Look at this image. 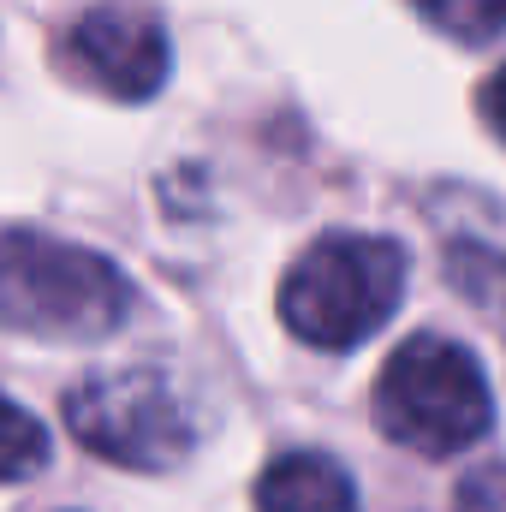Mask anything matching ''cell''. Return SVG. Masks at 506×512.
I'll use <instances>...</instances> for the list:
<instances>
[{
	"instance_id": "cell-9",
	"label": "cell",
	"mask_w": 506,
	"mask_h": 512,
	"mask_svg": "<svg viewBox=\"0 0 506 512\" xmlns=\"http://www.w3.org/2000/svg\"><path fill=\"white\" fill-rule=\"evenodd\" d=\"M417 12L459 42H495L506 30V0H417Z\"/></svg>"
},
{
	"instance_id": "cell-1",
	"label": "cell",
	"mask_w": 506,
	"mask_h": 512,
	"mask_svg": "<svg viewBox=\"0 0 506 512\" xmlns=\"http://www.w3.org/2000/svg\"><path fill=\"white\" fill-rule=\"evenodd\" d=\"M126 310L131 286L102 251L30 227L0 233V328L36 340H108Z\"/></svg>"
},
{
	"instance_id": "cell-10",
	"label": "cell",
	"mask_w": 506,
	"mask_h": 512,
	"mask_svg": "<svg viewBox=\"0 0 506 512\" xmlns=\"http://www.w3.org/2000/svg\"><path fill=\"white\" fill-rule=\"evenodd\" d=\"M453 512H506V465H483L459 483Z\"/></svg>"
},
{
	"instance_id": "cell-5",
	"label": "cell",
	"mask_w": 506,
	"mask_h": 512,
	"mask_svg": "<svg viewBox=\"0 0 506 512\" xmlns=\"http://www.w3.org/2000/svg\"><path fill=\"white\" fill-rule=\"evenodd\" d=\"M72 60H78V72L102 96H114V102H149L167 84L173 48H167L161 18L143 0H102V6H90L72 24Z\"/></svg>"
},
{
	"instance_id": "cell-3",
	"label": "cell",
	"mask_w": 506,
	"mask_h": 512,
	"mask_svg": "<svg viewBox=\"0 0 506 512\" xmlns=\"http://www.w3.org/2000/svg\"><path fill=\"white\" fill-rule=\"evenodd\" d=\"M376 429L393 447H411L423 459L465 453L495 423V393L483 382V364L447 340V334H411L376 376Z\"/></svg>"
},
{
	"instance_id": "cell-6",
	"label": "cell",
	"mask_w": 506,
	"mask_h": 512,
	"mask_svg": "<svg viewBox=\"0 0 506 512\" xmlns=\"http://www.w3.org/2000/svg\"><path fill=\"white\" fill-rule=\"evenodd\" d=\"M256 512H358V489L328 453H280L256 477Z\"/></svg>"
},
{
	"instance_id": "cell-8",
	"label": "cell",
	"mask_w": 506,
	"mask_h": 512,
	"mask_svg": "<svg viewBox=\"0 0 506 512\" xmlns=\"http://www.w3.org/2000/svg\"><path fill=\"white\" fill-rule=\"evenodd\" d=\"M48 465V429L0 393V483H24Z\"/></svg>"
},
{
	"instance_id": "cell-4",
	"label": "cell",
	"mask_w": 506,
	"mask_h": 512,
	"mask_svg": "<svg viewBox=\"0 0 506 512\" xmlns=\"http://www.w3.org/2000/svg\"><path fill=\"white\" fill-rule=\"evenodd\" d=\"M66 429L84 453L126 471H173L197 447V417L167 370H102L66 393Z\"/></svg>"
},
{
	"instance_id": "cell-7",
	"label": "cell",
	"mask_w": 506,
	"mask_h": 512,
	"mask_svg": "<svg viewBox=\"0 0 506 512\" xmlns=\"http://www.w3.org/2000/svg\"><path fill=\"white\" fill-rule=\"evenodd\" d=\"M447 280L483 310V316H495L506 334V256L489 251V245H453L447 251Z\"/></svg>"
},
{
	"instance_id": "cell-2",
	"label": "cell",
	"mask_w": 506,
	"mask_h": 512,
	"mask_svg": "<svg viewBox=\"0 0 506 512\" xmlns=\"http://www.w3.org/2000/svg\"><path fill=\"white\" fill-rule=\"evenodd\" d=\"M405 298V251L376 233H328L280 274V322L316 352H352Z\"/></svg>"
},
{
	"instance_id": "cell-11",
	"label": "cell",
	"mask_w": 506,
	"mask_h": 512,
	"mask_svg": "<svg viewBox=\"0 0 506 512\" xmlns=\"http://www.w3.org/2000/svg\"><path fill=\"white\" fill-rule=\"evenodd\" d=\"M477 108H483V120L489 131L506 143V66H495L489 78H483V96H477Z\"/></svg>"
}]
</instances>
